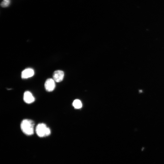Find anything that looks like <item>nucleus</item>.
<instances>
[{
  "instance_id": "nucleus-1",
  "label": "nucleus",
  "mask_w": 164,
  "mask_h": 164,
  "mask_svg": "<svg viewBox=\"0 0 164 164\" xmlns=\"http://www.w3.org/2000/svg\"><path fill=\"white\" fill-rule=\"evenodd\" d=\"M34 124L32 120L25 119L22 121L21 127L24 133L28 136H31L34 133Z\"/></svg>"
},
{
  "instance_id": "nucleus-2",
  "label": "nucleus",
  "mask_w": 164,
  "mask_h": 164,
  "mask_svg": "<svg viewBox=\"0 0 164 164\" xmlns=\"http://www.w3.org/2000/svg\"><path fill=\"white\" fill-rule=\"evenodd\" d=\"M36 132L38 136L43 137L50 135L51 133L50 129L44 124H39L36 126Z\"/></svg>"
},
{
  "instance_id": "nucleus-3",
  "label": "nucleus",
  "mask_w": 164,
  "mask_h": 164,
  "mask_svg": "<svg viewBox=\"0 0 164 164\" xmlns=\"http://www.w3.org/2000/svg\"><path fill=\"white\" fill-rule=\"evenodd\" d=\"M45 88L48 92L53 91L55 87V81L54 79H49L46 80L45 83Z\"/></svg>"
},
{
  "instance_id": "nucleus-4",
  "label": "nucleus",
  "mask_w": 164,
  "mask_h": 164,
  "mask_svg": "<svg viewBox=\"0 0 164 164\" xmlns=\"http://www.w3.org/2000/svg\"><path fill=\"white\" fill-rule=\"evenodd\" d=\"M23 99L25 102L28 104L33 103L35 100V98L32 93L28 91H26L24 93Z\"/></svg>"
},
{
  "instance_id": "nucleus-5",
  "label": "nucleus",
  "mask_w": 164,
  "mask_h": 164,
  "mask_svg": "<svg viewBox=\"0 0 164 164\" xmlns=\"http://www.w3.org/2000/svg\"><path fill=\"white\" fill-rule=\"evenodd\" d=\"M34 74V71L33 69L28 68L23 71L21 76L23 79H27L33 76Z\"/></svg>"
},
{
  "instance_id": "nucleus-6",
  "label": "nucleus",
  "mask_w": 164,
  "mask_h": 164,
  "mask_svg": "<svg viewBox=\"0 0 164 164\" xmlns=\"http://www.w3.org/2000/svg\"><path fill=\"white\" fill-rule=\"evenodd\" d=\"M64 76V73L63 71L57 70L55 71L53 73V79L56 82H59L63 80Z\"/></svg>"
},
{
  "instance_id": "nucleus-7",
  "label": "nucleus",
  "mask_w": 164,
  "mask_h": 164,
  "mask_svg": "<svg viewBox=\"0 0 164 164\" xmlns=\"http://www.w3.org/2000/svg\"><path fill=\"white\" fill-rule=\"evenodd\" d=\"M73 106L76 109H79L82 108V104L81 102L79 99L74 101L73 103Z\"/></svg>"
},
{
  "instance_id": "nucleus-8",
  "label": "nucleus",
  "mask_w": 164,
  "mask_h": 164,
  "mask_svg": "<svg viewBox=\"0 0 164 164\" xmlns=\"http://www.w3.org/2000/svg\"><path fill=\"white\" fill-rule=\"evenodd\" d=\"M10 4V0H4L1 4V6L3 7H7Z\"/></svg>"
}]
</instances>
